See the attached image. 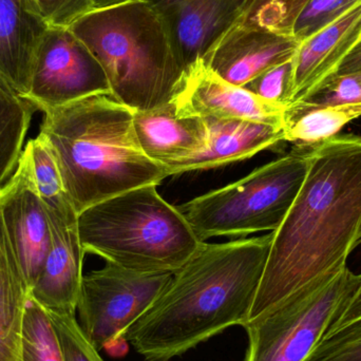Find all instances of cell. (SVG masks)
Returning a JSON list of instances; mask_svg holds the SVG:
<instances>
[{"label":"cell","instance_id":"1","mask_svg":"<svg viewBox=\"0 0 361 361\" xmlns=\"http://www.w3.org/2000/svg\"><path fill=\"white\" fill-rule=\"evenodd\" d=\"M361 226V137L336 135L310 149L302 187L277 231L245 324L347 267Z\"/></svg>","mask_w":361,"mask_h":361},{"label":"cell","instance_id":"2","mask_svg":"<svg viewBox=\"0 0 361 361\" xmlns=\"http://www.w3.org/2000/svg\"><path fill=\"white\" fill-rule=\"evenodd\" d=\"M274 231L226 243L202 242L152 307L125 332L145 361H171L231 326L243 328Z\"/></svg>","mask_w":361,"mask_h":361},{"label":"cell","instance_id":"3","mask_svg":"<svg viewBox=\"0 0 361 361\" xmlns=\"http://www.w3.org/2000/svg\"><path fill=\"white\" fill-rule=\"evenodd\" d=\"M133 110L112 95L95 94L44 110L39 135L50 146L66 193L82 210L125 191L171 177L144 154Z\"/></svg>","mask_w":361,"mask_h":361},{"label":"cell","instance_id":"4","mask_svg":"<svg viewBox=\"0 0 361 361\" xmlns=\"http://www.w3.org/2000/svg\"><path fill=\"white\" fill-rule=\"evenodd\" d=\"M69 29L101 63L118 103L148 111L173 102L184 70L147 0L95 8Z\"/></svg>","mask_w":361,"mask_h":361},{"label":"cell","instance_id":"5","mask_svg":"<svg viewBox=\"0 0 361 361\" xmlns=\"http://www.w3.org/2000/svg\"><path fill=\"white\" fill-rule=\"evenodd\" d=\"M158 185L125 191L82 210V250L106 262L141 273H175L202 242Z\"/></svg>","mask_w":361,"mask_h":361},{"label":"cell","instance_id":"6","mask_svg":"<svg viewBox=\"0 0 361 361\" xmlns=\"http://www.w3.org/2000/svg\"><path fill=\"white\" fill-rule=\"evenodd\" d=\"M310 149L295 147L246 177L178 208L201 242L221 235L276 231L307 178Z\"/></svg>","mask_w":361,"mask_h":361},{"label":"cell","instance_id":"7","mask_svg":"<svg viewBox=\"0 0 361 361\" xmlns=\"http://www.w3.org/2000/svg\"><path fill=\"white\" fill-rule=\"evenodd\" d=\"M360 286L361 274L347 267L246 324L243 361H307Z\"/></svg>","mask_w":361,"mask_h":361},{"label":"cell","instance_id":"8","mask_svg":"<svg viewBox=\"0 0 361 361\" xmlns=\"http://www.w3.org/2000/svg\"><path fill=\"white\" fill-rule=\"evenodd\" d=\"M173 273H141L107 262L82 276L80 324L99 351L124 341V334L154 302Z\"/></svg>","mask_w":361,"mask_h":361},{"label":"cell","instance_id":"9","mask_svg":"<svg viewBox=\"0 0 361 361\" xmlns=\"http://www.w3.org/2000/svg\"><path fill=\"white\" fill-rule=\"evenodd\" d=\"M95 94H110L103 67L70 29L49 27L34 57L25 99L38 111Z\"/></svg>","mask_w":361,"mask_h":361},{"label":"cell","instance_id":"10","mask_svg":"<svg viewBox=\"0 0 361 361\" xmlns=\"http://www.w3.org/2000/svg\"><path fill=\"white\" fill-rule=\"evenodd\" d=\"M0 241L12 254L30 292L44 267L51 233L31 164L23 152L14 173L0 187Z\"/></svg>","mask_w":361,"mask_h":361},{"label":"cell","instance_id":"11","mask_svg":"<svg viewBox=\"0 0 361 361\" xmlns=\"http://www.w3.org/2000/svg\"><path fill=\"white\" fill-rule=\"evenodd\" d=\"M160 15L185 72L204 63L243 14L245 0H147Z\"/></svg>","mask_w":361,"mask_h":361},{"label":"cell","instance_id":"12","mask_svg":"<svg viewBox=\"0 0 361 361\" xmlns=\"http://www.w3.org/2000/svg\"><path fill=\"white\" fill-rule=\"evenodd\" d=\"M171 103L183 118H241L279 127L286 109L226 82L203 63L185 72Z\"/></svg>","mask_w":361,"mask_h":361},{"label":"cell","instance_id":"13","mask_svg":"<svg viewBox=\"0 0 361 361\" xmlns=\"http://www.w3.org/2000/svg\"><path fill=\"white\" fill-rule=\"evenodd\" d=\"M46 214L51 245L29 296L47 311L75 314L86 254L78 233V214L72 205Z\"/></svg>","mask_w":361,"mask_h":361},{"label":"cell","instance_id":"14","mask_svg":"<svg viewBox=\"0 0 361 361\" xmlns=\"http://www.w3.org/2000/svg\"><path fill=\"white\" fill-rule=\"evenodd\" d=\"M300 42L238 21L214 46L204 65L235 86L243 87L265 70L290 61Z\"/></svg>","mask_w":361,"mask_h":361},{"label":"cell","instance_id":"15","mask_svg":"<svg viewBox=\"0 0 361 361\" xmlns=\"http://www.w3.org/2000/svg\"><path fill=\"white\" fill-rule=\"evenodd\" d=\"M361 39V1L301 42L293 57L292 103L307 101L330 80Z\"/></svg>","mask_w":361,"mask_h":361},{"label":"cell","instance_id":"16","mask_svg":"<svg viewBox=\"0 0 361 361\" xmlns=\"http://www.w3.org/2000/svg\"><path fill=\"white\" fill-rule=\"evenodd\" d=\"M208 131L203 152L165 166L169 176L218 169L247 160L284 141L281 127L256 121L203 118Z\"/></svg>","mask_w":361,"mask_h":361},{"label":"cell","instance_id":"17","mask_svg":"<svg viewBox=\"0 0 361 361\" xmlns=\"http://www.w3.org/2000/svg\"><path fill=\"white\" fill-rule=\"evenodd\" d=\"M48 29L33 0H0V78L23 99L29 93L36 51Z\"/></svg>","mask_w":361,"mask_h":361},{"label":"cell","instance_id":"18","mask_svg":"<svg viewBox=\"0 0 361 361\" xmlns=\"http://www.w3.org/2000/svg\"><path fill=\"white\" fill-rule=\"evenodd\" d=\"M133 126L144 154L164 167L200 154L207 146L205 121L178 116L173 103L133 112Z\"/></svg>","mask_w":361,"mask_h":361},{"label":"cell","instance_id":"19","mask_svg":"<svg viewBox=\"0 0 361 361\" xmlns=\"http://www.w3.org/2000/svg\"><path fill=\"white\" fill-rule=\"evenodd\" d=\"M361 116V103L290 104L282 114L284 141L310 148L339 135L343 127Z\"/></svg>","mask_w":361,"mask_h":361},{"label":"cell","instance_id":"20","mask_svg":"<svg viewBox=\"0 0 361 361\" xmlns=\"http://www.w3.org/2000/svg\"><path fill=\"white\" fill-rule=\"evenodd\" d=\"M29 288L0 241V361H21L23 315Z\"/></svg>","mask_w":361,"mask_h":361},{"label":"cell","instance_id":"21","mask_svg":"<svg viewBox=\"0 0 361 361\" xmlns=\"http://www.w3.org/2000/svg\"><path fill=\"white\" fill-rule=\"evenodd\" d=\"M34 111L33 105L0 78V187L16 169Z\"/></svg>","mask_w":361,"mask_h":361},{"label":"cell","instance_id":"22","mask_svg":"<svg viewBox=\"0 0 361 361\" xmlns=\"http://www.w3.org/2000/svg\"><path fill=\"white\" fill-rule=\"evenodd\" d=\"M23 154L29 159L44 209H63L72 205L66 193L59 165L46 140L40 135L30 140Z\"/></svg>","mask_w":361,"mask_h":361},{"label":"cell","instance_id":"23","mask_svg":"<svg viewBox=\"0 0 361 361\" xmlns=\"http://www.w3.org/2000/svg\"><path fill=\"white\" fill-rule=\"evenodd\" d=\"M21 361H63L48 313L30 296L23 315Z\"/></svg>","mask_w":361,"mask_h":361},{"label":"cell","instance_id":"24","mask_svg":"<svg viewBox=\"0 0 361 361\" xmlns=\"http://www.w3.org/2000/svg\"><path fill=\"white\" fill-rule=\"evenodd\" d=\"M312 0H246L241 21L274 33L293 36L295 21Z\"/></svg>","mask_w":361,"mask_h":361},{"label":"cell","instance_id":"25","mask_svg":"<svg viewBox=\"0 0 361 361\" xmlns=\"http://www.w3.org/2000/svg\"><path fill=\"white\" fill-rule=\"evenodd\" d=\"M47 313L54 329L63 361H105L85 334L75 314L55 311Z\"/></svg>","mask_w":361,"mask_h":361},{"label":"cell","instance_id":"26","mask_svg":"<svg viewBox=\"0 0 361 361\" xmlns=\"http://www.w3.org/2000/svg\"><path fill=\"white\" fill-rule=\"evenodd\" d=\"M307 361H361V317L329 332Z\"/></svg>","mask_w":361,"mask_h":361},{"label":"cell","instance_id":"27","mask_svg":"<svg viewBox=\"0 0 361 361\" xmlns=\"http://www.w3.org/2000/svg\"><path fill=\"white\" fill-rule=\"evenodd\" d=\"M360 1L361 0H312L295 21L293 36L301 44Z\"/></svg>","mask_w":361,"mask_h":361},{"label":"cell","instance_id":"28","mask_svg":"<svg viewBox=\"0 0 361 361\" xmlns=\"http://www.w3.org/2000/svg\"><path fill=\"white\" fill-rule=\"evenodd\" d=\"M243 88L263 101L288 107L292 103L293 59L265 70Z\"/></svg>","mask_w":361,"mask_h":361},{"label":"cell","instance_id":"29","mask_svg":"<svg viewBox=\"0 0 361 361\" xmlns=\"http://www.w3.org/2000/svg\"><path fill=\"white\" fill-rule=\"evenodd\" d=\"M48 27L69 29L85 15L95 10V0H33Z\"/></svg>","mask_w":361,"mask_h":361},{"label":"cell","instance_id":"30","mask_svg":"<svg viewBox=\"0 0 361 361\" xmlns=\"http://www.w3.org/2000/svg\"><path fill=\"white\" fill-rule=\"evenodd\" d=\"M305 102L314 104L361 103V72L332 76Z\"/></svg>","mask_w":361,"mask_h":361},{"label":"cell","instance_id":"31","mask_svg":"<svg viewBox=\"0 0 361 361\" xmlns=\"http://www.w3.org/2000/svg\"><path fill=\"white\" fill-rule=\"evenodd\" d=\"M361 317V286L360 290H357L353 298L351 299L349 303H348L345 309L343 310L341 315L339 316L338 319L335 322V324L331 326V331L337 330V329L341 328V326H345V324H350V322H354V320L358 319ZM328 332V333H329Z\"/></svg>","mask_w":361,"mask_h":361},{"label":"cell","instance_id":"32","mask_svg":"<svg viewBox=\"0 0 361 361\" xmlns=\"http://www.w3.org/2000/svg\"><path fill=\"white\" fill-rule=\"evenodd\" d=\"M357 72H361V39L357 46L345 57V61L333 76L348 75V74L357 73Z\"/></svg>","mask_w":361,"mask_h":361},{"label":"cell","instance_id":"33","mask_svg":"<svg viewBox=\"0 0 361 361\" xmlns=\"http://www.w3.org/2000/svg\"><path fill=\"white\" fill-rule=\"evenodd\" d=\"M127 1H133V0H95V8H108V6H116Z\"/></svg>","mask_w":361,"mask_h":361},{"label":"cell","instance_id":"34","mask_svg":"<svg viewBox=\"0 0 361 361\" xmlns=\"http://www.w3.org/2000/svg\"><path fill=\"white\" fill-rule=\"evenodd\" d=\"M361 244V226L360 229V233H358V238H357V245H360Z\"/></svg>","mask_w":361,"mask_h":361},{"label":"cell","instance_id":"35","mask_svg":"<svg viewBox=\"0 0 361 361\" xmlns=\"http://www.w3.org/2000/svg\"><path fill=\"white\" fill-rule=\"evenodd\" d=\"M245 2H246V0H245Z\"/></svg>","mask_w":361,"mask_h":361}]
</instances>
